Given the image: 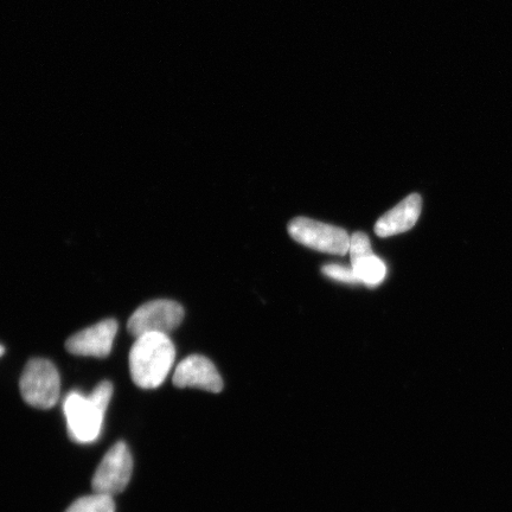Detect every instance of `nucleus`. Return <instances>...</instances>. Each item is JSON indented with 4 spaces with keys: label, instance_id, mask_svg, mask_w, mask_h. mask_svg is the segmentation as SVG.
<instances>
[{
    "label": "nucleus",
    "instance_id": "2",
    "mask_svg": "<svg viewBox=\"0 0 512 512\" xmlns=\"http://www.w3.org/2000/svg\"><path fill=\"white\" fill-rule=\"evenodd\" d=\"M175 358V345L169 335L147 334L136 338L130 351L133 382L142 389L162 386L174 366Z\"/></svg>",
    "mask_w": 512,
    "mask_h": 512
},
{
    "label": "nucleus",
    "instance_id": "13",
    "mask_svg": "<svg viewBox=\"0 0 512 512\" xmlns=\"http://www.w3.org/2000/svg\"><path fill=\"white\" fill-rule=\"evenodd\" d=\"M5 354V348L3 345H0V357H2Z\"/></svg>",
    "mask_w": 512,
    "mask_h": 512
},
{
    "label": "nucleus",
    "instance_id": "11",
    "mask_svg": "<svg viewBox=\"0 0 512 512\" xmlns=\"http://www.w3.org/2000/svg\"><path fill=\"white\" fill-rule=\"evenodd\" d=\"M66 512H115L113 497L93 494L75 501Z\"/></svg>",
    "mask_w": 512,
    "mask_h": 512
},
{
    "label": "nucleus",
    "instance_id": "1",
    "mask_svg": "<svg viewBox=\"0 0 512 512\" xmlns=\"http://www.w3.org/2000/svg\"><path fill=\"white\" fill-rule=\"evenodd\" d=\"M113 395V384L102 381L89 396L70 392L63 402L70 438L79 444H92L98 440L108 405Z\"/></svg>",
    "mask_w": 512,
    "mask_h": 512
},
{
    "label": "nucleus",
    "instance_id": "12",
    "mask_svg": "<svg viewBox=\"0 0 512 512\" xmlns=\"http://www.w3.org/2000/svg\"><path fill=\"white\" fill-rule=\"evenodd\" d=\"M325 277L350 285L361 284L352 267L329 264L322 267Z\"/></svg>",
    "mask_w": 512,
    "mask_h": 512
},
{
    "label": "nucleus",
    "instance_id": "5",
    "mask_svg": "<svg viewBox=\"0 0 512 512\" xmlns=\"http://www.w3.org/2000/svg\"><path fill=\"white\" fill-rule=\"evenodd\" d=\"M184 309L181 304L168 299L146 303L128 319L127 330L133 337L147 334H164L174 331L183 322Z\"/></svg>",
    "mask_w": 512,
    "mask_h": 512
},
{
    "label": "nucleus",
    "instance_id": "8",
    "mask_svg": "<svg viewBox=\"0 0 512 512\" xmlns=\"http://www.w3.org/2000/svg\"><path fill=\"white\" fill-rule=\"evenodd\" d=\"M177 388H198L210 393H221L222 377L207 357L191 355L178 364L174 374Z\"/></svg>",
    "mask_w": 512,
    "mask_h": 512
},
{
    "label": "nucleus",
    "instance_id": "4",
    "mask_svg": "<svg viewBox=\"0 0 512 512\" xmlns=\"http://www.w3.org/2000/svg\"><path fill=\"white\" fill-rule=\"evenodd\" d=\"M288 234L294 241L315 251L345 255L349 253L350 236L344 229L323 222L297 217L288 223Z\"/></svg>",
    "mask_w": 512,
    "mask_h": 512
},
{
    "label": "nucleus",
    "instance_id": "3",
    "mask_svg": "<svg viewBox=\"0 0 512 512\" xmlns=\"http://www.w3.org/2000/svg\"><path fill=\"white\" fill-rule=\"evenodd\" d=\"M19 388L28 405L38 409L53 408L60 398L59 371L44 358H32L23 370Z\"/></svg>",
    "mask_w": 512,
    "mask_h": 512
},
{
    "label": "nucleus",
    "instance_id": "7",
    "mask_svg": "<svg viewBox=\"0 0 512 512\" xmlns=\"http://www.w3.org/2000/svg\"><path fill=\"white\" fill-rule=\"evenodd\" d=\"M118 328L117 320H102L68 338L66 349L76 356L106 358L111 354Z\"/></svg>",
    "mask_w": 512,
    "mask_h": 512
},
{
    "label": "nucleus",
    "instance_id": "10",
    "mask_svg": "<svg viewBox=\"0 0 512 512\" xmlns=\"http://www.w3.org/2000/svg\"><path fill=\"white\" fill-rule=\"evenodd\" d=\"M350 261L352 270H354L361 284L375 287L380 285L384 278H386L387 267L379 256H376L374 253Z\"/></svg>",
    "mask_w": 512,
    "mask_h": 512
},
{
    "label": "nucleus",
    "instance_id": "6",
    "mask_svg": "<svg viewBox=\"0 0 512 512\" xmlns=\"http://www.w3.org/2000/svg\"><path fill=\"white\" fill-rule=\"evenodd\" d=\"M133 459L124 441L114 444L102 458L94 473L92 489L94 494L113 497L120 494L130 483Z\"/></svg>",
    "mask_w": 512,
    "mask_h": 512
},
{
    "label": "nucleus",
    "instance_id": "9",
    "mask_svg": "<svg viewBox=\"0 0 512 512\" xmlns=\"http://www.w3.org/2000/svg\"><path fill=\"white\" fill-rule=\"evenodd\" d=\"M422 209L421 196L412 194L380 217L375 224V234L380 238H389L411 230L418 222Z\"/></svg>",
    "mask_w": 512,
    "mask_h": 512
}]
</instances>
